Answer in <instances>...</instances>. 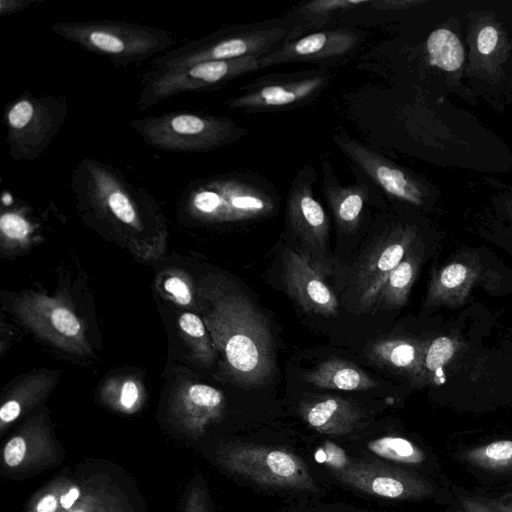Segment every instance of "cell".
<instances>
[{"label":"cell","instance_id":"38","mask_svg":"<svg viewBox=\"0 0 512 512\" xmlns=\"http://www.w3.org/2000/svg\"><path fill=\"white\" fill-rule=\"evenodd\" d=\"M140 399V389L135 381L126 380L119 391L118 405L122 411H134Z\"/></svg>","mask_w":512,"mask_h":512},{"label":"cell","instance_id":"11","mask_svg":"<svg viewBox=\"0 0 512 512\" xmlns=\"http://www.w3.org/2000/svg\"><path fill=\"white\" fill-rule=\"evenodd\" d=\"M335 145L382 193L392 200L420 206L424 200L422 185L405 169L361 141L343 134L333 136Z\"/></svg>","mask_w":512,"mask_h":512},{"label":"cell","instance_id":"3","mask_svg":"<svg viewBox=\"0 0 512 512\" xmlns=\"http://www.w3.org/2000/svg\"><path fill=\"white\" fill-rule=\"evenodd\" d=\"M275 187L261 177L231 172L190 182L180 206L190 217L208 223L260 219L277 208Z\"/></svg>","mask_w":512,"mask_h":512},{"label":"cell","instance_id":"1","mask_svg":"<svg viewBox=\"0 0 512 512\" xmlns=\"http://www.w3.org/2000/svg\"><path fill=\"white\" fill-rule=\"evenodd\" d=\"M70 187L86 217L117 233L160 236L163 217L154 198L108 163L86 157L72 170Z\"/></svg>","mask_w":512,"mask_h":512},{"label":"cell","instance_id":"14","mask_svg":"<svg viewBox=\"0 0 512 512\" xmlns=\"http://www.w3.org/2000/svg\"><path fill=\"white\" fill-rule=\"evenodd\" d=\"M316 169L309 164L301 167L292 180L286 201L287 220L292 231L310 248H326L329 220L322 204L314 195Z\"/></svg>","mask_w":512,"mask_h":512},{"label":"cell","instance_id":"18","mask_svg":"<svg viewBox=\"0 0 512 512\" xmlns=\"http://www.w3.org/2000/svg\"><path fill=\"white\" fill-rule=\"evenodd\" d=\"M282 263L285 287L304 310L326 317L337 314L336 296L306 256L287 248Z\"/></svg>","mask_w":512,"mask_h":512},{"label":"cell","instance_id":"27","mask_svg":"<svg viewBox=\"0 0 512 512\" xmlns=\"http://www.w3.org/2000/svg\"><path fill=\"white\" fill-rule=\"evenodd\" d=\"M367 449L373 454L406 465H423L427 456L414 442L399 436H385L368 443Z\"/></svg>","mask_w":512,"mask_h":512},{"label":"cell","instance_id":"24","mask_svg":"<svg viewBox=\"0 0 512 512\" xmlns=\"http://www.w3.org/2000/svg\"><path fill=\"white\" fill-rule=\"evenodd\" d=\"M460 459L474 471L503 475L512 472V440H495L466 448Z\"/></svg>","mask_w":512,"mask_h":512},{"label":"cell","instance_id":"44","mask_svg":"<svg viewBox=\"0 0 512 512\" xmlns=\"http://www.w3.org/2000/svg\"><path fill=\"white\" fill-rule=\"evenodd\" d=\"M502 505L510 512H512V492L499 498Z\"/></svg>","mask_w":512,"mask_h":512},{"label":"cell","instance_id":"28","mask_svg":"<svg viewBox=\"0 0 512 512\" xmlns=\"http://www.w3.org/2000/svg\"><path fill=\"white\" fill-rule=\"evenodd\" d=\"M372 0H314L295 9L297 17L310 27H321L333 15L350 9L369 7Z\"/></svg>","mask_w":512,"mask_h":512},{"label":"cell","instance_id":"20","mask_svg":"<svg viewBox=\"0 0 512 512\" xmlns=\"http://www.w3.org/2000/svg\"><path fill=\"white\" fill-rule=\"evenodd\" d=\"M301 414L313 429L330 435L351 432L362 418V411L356 405L339 396L313 399L302 405Z\"/></svg>","mask_w":512,"mask_h":512},{"label":"cell","instance_id":"15","mask_svg":"<svg viewBox=\"0 0 512 512\" xmlns=\"http://www.w3.org/2000/svg\"><path fill=\"white\" fill-rule=\"evenodd\" d=\"M358 32L336 28L288 40L269 54L258 58L259 68L295 62H329L347 56L360 43Z\"/></svg>","mask_w":512,"mask_h":512},{"label":"cell","instance_id":"39","mask_svg":"<svg viewBox=\"0 0 512 512\" xmlns=\"http://www.w3.org/2000/svg\"><path fill=\"white\" fill-rule=\"evenodd\" d=\"M498 42V31L491 25L484 26L477 36V49L482 55L491 54Z\"/></svg>","mask_w":512,"mask_h":512},{"label":"cell","instance_id":"4","mask_svg":"<svg viewBox=\"0 0 512 512\" xmlns=\"http://www.w3.org/2000/svg\"><path fill=\"white\" fill-rule=\"evenodd\" d=\"M50 29L84 50L107 57L116 66L139 63L165 53L176 39L163 29L112 20L55 22Z\"/></svg>","mask_w":512,"mask_h":512},{"label":"cell","instance_id":"5","mask_svg":"<svg viewBox=\"0 0 512 512\" xmlns=\"http://www.w3.org/2000/svg\"><path fill=\"white\" fill-rule=\"evenodd\" d=\"M130 128L150 147L176 153H202L237 142L247 130L226 116L167 112L133 119Z\"/></svg>","mask_w":512,"mask_h":512},{"label":"cell","instance_id":"7","mask_svg":"<svg viewBox=\"0 0 512 512\" xmlns=\"http://www.w3.org/2000/svg\"><path fill=\"white\" fill-rule=\"evenodd\" d=\"M68 103L62 96L25 91L8 102L3 113L8 154L14 161H35L62 129Z\"/></svg>","mask_w":512,"mask_h":512},{"label":"cell","instance_id":"31","mask_svg":"<svg viewBox=\"0 0 512 512\" xmlns=\"http://www.w3.org/2000/svg\"><path fill=\"white\" fill-rule=\"evenodd\" d=\"M452 493L465 512H510L502 505L499 498L476 494L460 487H454Z\"/></svg>","mask_w":512,"mask_h":512},{"label":"cell","instance_id":"26","mask_svg":"<svg viewBox=\"0 0 512 512\" xmlns=\"http://www.w3.org/2000/svg\"><path fill=\"white\" fill-rule=\"evenodd\" d=\"M426 48L430 64L444 71H456L463 63V46L450 30L441 28L433 31L427 39Z\"/></svg>","mask_w":512,"mask_h":512},{"label":"cell","instance_id":"43","mask_svg":"<svg viewBox=\"0 0 512 512\" xmlns=\"http://www.w3.org/2000/svg\"><path fill=\"white\" fill-rule=\"evenodd\" d=\"M81 490L77 486L68 487L60 498V510L68 512L81 498Z\"/></svg>","mask_w":512,"mask_h":512},{"label":"cell","instance_id":"17","mask_svg":"<svg viewBox=\"0 0 512 512\" xmlns=\"http://www.w3.org/2000/svg\"><path fill=\"white\" fill-rule=\"evenodd\" d=\"M356 176L352 184L343 185L337 179L329 161H321V189L340 231L354 233L358 230L369 203L384 196L358 169L351 166Z\"/></svg>","mask_w":512,"mask_h":512},{"label":"cell","instance_id":"34","mask_svg":"<svg viewBox=\"0 0 512 512\" xmlns=\"http://www.w3.org/2000/svg\"><path fill=\"white\" fill-rule=\"evenodd\" d=\"M0 230L3 239L22 242L29 235L31 226L19 213L4 212L0 219Z\"/></svg>","mask_w":512,"mask_h":512},{"label":"cell","instance_id":"29","mask_svg":"<svg viewBox=\"0 0 512 512\" xmlns=\"http://www.w3.org/2000/svg\"><path fill=\"white\" fill-rule=\"evenodd\" d=\"M178 323L195 357L202 364H212L215 358V349L208 329L201 318L194 313L185 312L179 317Z\"/></svg>","mask_w":512,"mask_h":512},{"label":"cell","instance_id":"25","mask_svg":"<svg viewBox=\"0 0 512 512\" xmlns=\"http://www.w3.org/2000/svg\"><path fill=\"white\" fill-rule=\"evenodd\" d=\"M416 272V258L411 254L405 255L382 285L376 306L381 305L387 308L403 306L407 301Z\"/></svg>","mask_w":512,"mask_h":512},{"label":"cell","instance_id":"2","mask_svg":"<svg viewBox=\"0 0 512 512\" xmlns=\"http://www.w3.org/2000/svg\"><path fill=\"white\" fill-rule=\"evenodd\" d=\"M204 323L236 382L258 386L273 377L276 361L272 334L264 315L246 296L236 292L216 295Z\"/></svg>","mask_w":512,"mask_h":512},{"label":"cell","instance_id":"19","mask_svg":"<svg viewBox=\"0 0 512 512\" xmlns=\"http://www.w3.org/2000/svg\"><path fill=\"white\" fill-rule=\"evenodd\" d=\"M223 393L206 384L189 383L180 387L171 402L170 413L177 426L193 436L218 421L224 411Z\"/></svg>","mask_w":512,"mask_h":512},{"label":"cell","instance_id":"35","mask_svg":"<svg viewBox=\"0 0 512 512\" xmlns=\"http://www.w3.org/2000/svg\"><path fill=\"white\" fill-rule=\"evenodd\" d=\"M67 488L66 482L58 481L54 483L49 489L36 498L28 512H59L60 498Z\"/></svg>","mask_w":512,"mask_h":512},{"label":"cell","instance_id":"13","mask_svg":"<svg viewBox=\"0 0 512 512\" xmlns=\"http://www.w3.org/2000/svg\"><path fill=\"white\" fill-rule=\"evenodd\" d=\"M339 479L368 494L399 500H424L439 492L432 481L415 472L367 462H348Z\"/></svg>","mask_w":512,"mask_h":512},{"label":"cell","instance_id":"22","mask_svg":"<svg viewBox=\"0 0 512 512\" xmlns=\"http://www.w3.org/2000/svg\"><path fill=\"white\" fill-rule=\"evenodd\" d=\"M368 359L381 367L405 372L419 378L423 369V350L413 340L387 337L380 338L366 350Z\"/></svg>","mask_w":512,"mask_h":512},{"label":"cell","instance_id":"30","mask_svg":"<svg viewBox=\"0 0 512 512\" xmlns=\"http://www.w3.org/2000/svg\"><path fill=\"white\" fill-rule=\"evenodd\" d=\"M36 381L23 384L22 387L12 393L0 408V427L5 426L17 420L27 409L31 408L47 390L48 384H40Z\"/></svg>","mask_w":512,"mask_h":512},{"label":"cell","instance_id":"45","mask_svg":"<svg viewBox=\"0 0 512 512\" xmlns=\"http://www.w3.org/2000/svg\"><path fill=\"white\" fill-rule=\"evenodd\" d=\"M446 512H465L461 506L456 502V506L455 505H451Z\"/></svg>","mask_w":512,"mask_h":512},{"label":"cell","instance_id":"9","mask_svg":"<svg viewBox=\"0 0 512 512\" xmlns=\"http://www.w3.org/2000/svg\"><path fill=\"white\" fill-rule=\"evenodd\" d=\"M220 464L257 484L296 490H316L301 458L288 450L256 444H226L217 452Z\"/></svg>","mask_w":512,"mask_h":512},{"label":"cell","instance_id":"41","mask_svg":"<svg viewBox=\"0 0 512 512\" xmlns=\"http://www.w3.org/2000/svg\"><path fill=\"white\" fill-rule=\"evenodd\" d=\"M419 1H401V0H372L371 5L373 10L376 11H390L410 8L414 5H418Z\"/></svg>","mask_w":512,"mask_h":512},{"label":"cell","instance_id":"42","mask_svg":"<svg viewBox=\"0 0 512 512\" xmlns=\"http://www.w3.org/2000/svg\"><path fill=\"white\" fill-rule=\"evenodd\" d=\"M37 0H1L0 16H9L29 8Z\"/></svg>","mask_w":512,"mask_h":512},{"label":"cell","instance_id":"21","mask_svg":"<svg viewBox=\"0 0 512 512\" xmlns=\"http://www.w3.org/2000/svg\"><path fill=\"white\" fill-rule=\"evenodd\" d=\"M56 458V449L45 427L30 424L8 440L3 449L5 466L23 470L47 464Z\"/></svg>","mask_w":512,"mask_h":512},{"label":"cell","instance_id":"6","mask_svg":"<svg viewBox=\"0 0 512 512\" xmlns=\"http://www.w3.org/2000/svg\"><path fill=\"white\" fill-rule=\"evenodd\" d=\"M296 38L297 25L293 22L232 27L170 49L151 64L153 69H167L206 61L260 58Z\"/></svg>","mask_w":512,"mask_h":512},{"label":"cell","instance_id":"16","mask_svg":"<svg viewBox=\"0 0 512 512\" xmlns=\"http://www.w3.org/2000/svg\"><path fill=\"white\" fill-rule=\"evenodd\" d=\"M414 236L410 227L397 225L383 234L365 258L356 276L361 309L368 310L376 305L382 285L405 257Z\"/></svg>","mask_w":512,"mask_h":512},{"label":"cell","instance_id":"32","mask_svg":"<svg viewBox=\"0 0 512 512\" xmlns=\"http://www.w3.org/2000/svg\"><path fill=\"white\" fill-rule=\"evenodd\" d=\"M454 352L455 344L450 338H437L428 347L423 366L427 371L440 376L443 365L451 359Z\"/></svg>","mask_w":512,"mask_h":512},{"label":"cell","instance_id":"10","mask_svg":"<svg viewBox=\"0 0 512 512\" xmlns=\"http://www.w3.org/2000/svg\"><path fill=\"white\" fill-rule=\"evenodd\" d=\"M329 80L330 74L324 69L265 75L242 87V93L228 98L225 104L246 113L290 110L314 101Z\"/></svg>","mask_w":512,"mask_h":512},{"label":"cell","instance_id":"37","mask_svg":"<svg viewBox=\"0 0 512 512\" xmlns=\"http://www.w3.org/2000/svg\"><path fill=\"white\" fill-rule=\"evenodd\" d=\"M165 290L175 299L180 305H189L192 301V293L190 287L179 276H170L164 282Z\"/></svg>","mask_w":512,"mask_h":512},{"label":"cell","instance_id":"40","mask_svg":"<svg viewBox=\"0 0 512 512\" xmlns=\"http://www.w3.org/2000/svg\"><path fill=\"white\" fill-rule=\"evenodd\" d=\"M185 512H208L205 494L202 489L194 488L190 491L186 502Z\"/></svg>","mask_w":512,"mask_h":512},{"label":"cell","instance_id":"8","mask_svg":"<svg viewBox=\"0 0 512 512\" xmlns=\"http://www.w3.org/2000/svg\"><path fill=\"white\" fill-rule=\"evenodd\" d=\"M259 69L257 57L206 61L167 69L152 68L142 77L137 105L144 110L183 93L219 89Z\"/></svg>","mask_w":512,"mask_h":512},{"label":"cell","instance_id":"33","mask_svg":"<svg viewBox=\"0 0 512 512\" xmlns=\"http://www.w3.org/2000/svg\"><path fill=\"white\" fill-rule=\"evenodd\" d=\"M471 270L463 263H452L445 267L432 292L440 297L445 291L454 292L469 280Z\"/></svg>","mask_w":512,"mask_h":512},{"label":"cell","instance_id":"36","mask_svg":"<svg viewBox=\"0 0 512 512\" xmlns=\"http://www.w3.org/2000/svg\"><path fill=\"white\" fill-rule=\"evenodd\" d=\"M68 512H123L113 498L101 497L97 494L81 496Z\"/></svg>","mask_w":512,"mask_h":512},{"label":"cell","instance_id":"23","mask_svg":"<svg viewBox=\"0 0 512 512\" xmlns=\"http://www.w3.org/2000/svg\"><path fill=\"white\" fill-rule=\"evenodd\" d=\"M303 379L320 388L361 391L377 386L364 370L351 361L331 358L304 374Z\"/></svg>","mask_w":512,"mask_h":512},{"label":"cell","instance_id":"12","mask_svg":"<svg viewBox=\"0 0 512 512\" xmlns=\"http://www.w3.org/2000/svg\"><path fill=\"white\" fill-rule=\"evenodd\" d=\"M15 310L27 326L54 345L73 353L88 352L82 323L63 301L32 293L18 299Z\"/></svg>","mask_w":512,"mask_h":512}]
</instances>
